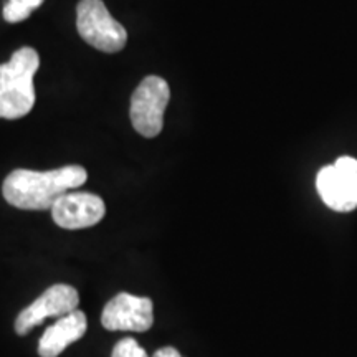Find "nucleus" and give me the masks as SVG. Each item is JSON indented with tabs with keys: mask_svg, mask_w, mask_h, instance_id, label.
I'll list each match as a JSON object with an SVG mask.
<instances>
[{
	"mask_svg": "<svg viewBox=\"0 0 357 357\" xmlns=\"http://www.w3.org/2000/svg\"><path fill=\"white\" fill-rule=\"evenodd\" d=\"M88 172L82 166H65L47 172L17 169L3 181V197L24 211H52L68 190L83 185Z\"/></svg>",
	"mask_w": 357,
	"mask_h": 357,
	"instance_id": "1",
	"label": "nucleus"
},
{
	"mask_svg": "<svg viewBox=\"0 0 357 357\" xmlns=\"http://www.w3.org/2000/svg\"><path fill=\"white\" fill-rule=\"evenodd\" d=\"M40 66L37 50L24 47L0 65V118L19 119L32 111L35 95L33 78Z\"/></svg>",
	"mask_w": 357,
	"mask_h": 357,
	"instance_id": "2",
	"label": "nucleus"
},
{
	"mask_svg": "<svg viewBox=\"0 0 357 357\" xmlns=\"http://www.w3.org/2000/svg\"><path fill=\"white\" fill-rule=\"evenodd\" d=\"M77 29L84 42L105 53L123 50L126 29L113 19L102 0H82L77 7Z\"/></svg>",
	"mask_w": 357,
	"mask_h": 357,
	"instance_id": "3",
	"label": "nucleus"
},
{
	"mask_svg": "<svg viewBox=\"0 0 357 357\" xmlns=\"http://www.w3.org/2000/svg\"><path fill=\"white\" fill-rule=\"evenodd\" d=\"M171 100V88L160 77H146L132 93L131 123L134 129L144 137H155L162 131L164 111Z\"/></svg>",
	"mask_w": 357,
	"mask_h": 357,
	"instance_id": "4",
	"label": "nucleus"
},
{
	"mask_svg": "<svg viewBox=\"0 0 357 357\" xmlns=\"http://www.w3.org/2000/svg\"><path fill=\"white\" fill-rule=\"evenodd\" d=\"M319 197L336 212H351L357 207V159L342 155L326 166L316 177Z\"/></svg>",
	"mask_w": 357,
	"mask_h": 357,
	"instance_id": "5",
	"label": "nucleus"
},
{
	"mask_svg": "<svg viewBox=\"0 0 357 357\" xmlns=\"http://www.w3.org/2000/svg\"><path fill=\"white\" fill-rule=\"evenodd\" d=\"M101 324L108 331H149L154 324L153 301L129 293L116 294L102 310Z\"/></svg>",
	"mask_w": 357,
	"mask_h": 357,
	"instance_id": "6",
	"label": "nucleus"
},
{
	"mask_svg": "<svg viewBox=\"0 0 357 357\" xmlns=\"http://www.w3.org/2000/svg\"><path fill=\"white\" fill-rule=\"evenodd\" d=\"M78 303V291L73 287H70V284H53L32 305L20 312L15 321V333L19 336H25V334L32 331L35 326L42 324L47 318H52V316L63 318V316L77 310Z\"/></svg>",
	"mask_w": 357,
	"mask_h": 357,
	"instance_id": "7",
	"label": "nucleus"
},
{
	"mask_svg": "<svg viewBox=\"0 0 357 357\" xmlns=\"http://www.w3.org/2000/svg\"><path fill=\"white\" fill-rule=\"evenodd\" d=\"M106 213L101 197L89 192H66L52 208V217L58 227L66 230H79L96 225Z\"/></svg>",
	"mask_w": 357,
	"mask_h": 357,
	"instance_id": "8",
	"label": "nucleus"
},
{
	"mask_svg": "<svg viewBox=\"0 0 357 357\" xmlns=\"http://www.w3.org/2000/svg\"><path fill=\"white\" fill-rule=\"evenodd\" d=\"M88 323L83 311L75 310L50 326L38 342L40 357H58L66 347L86 334Z\"/></svg>",
	"mask_w": 357,
	"mask_h": 357,
	"instance_id": "9",
	"label": "nucleus"
},
{
	"mask_svg": "<svg viewBox=\"0 0 357 357\" xmlns=\"http://www.w3.org/2000/svg\"><path fill=\"white\" fill-rule=\"evenodd\" d=\"M111 357H149L147 352L137 344L136 339L124 337L114 346Z\"/></svg>",
	"mask_w": 357,
	"mask_h": 357,
	"instance_id": "10",
	"label": "nucleus"
},
{
	"mask_svg": "<svg viewBox=\"0 0 357 357\" xmlns=\"http://www.w3.org/2000/svg\"><path fill=\"white\" fill-rule=\"evenodd\" d=\"M30 13H32V10H30L29 7H25L24 3L20 2H15V0H8L6 7H3V19H6L8 24H17V22L29 19Z\"/></svg>",
	"mask_w": 357,
	"mask_h": 357,
	"instance_id": "11",
	"label": "nucleus"
},
{
	"mask_svg": "<svg viewBox=\"0 0 357 357\" xmlns=\"http://www.w3.org/2000/svg\"><path fill=\"white\" fill-rule=\"evenodd\" d=\"M153 357H182V356L176 347L167 346V347H160L159 351H155Z\"/></svg>",
	"mask_w": 357,
	"mask_h": 357,
	"instance_id": "12",
	"label": "nucleus"
},
{
	"mask_svg": "<svg viewBox=\"0 0 357 357\" xmlns=\"http://www.w3.org/2000/svg\"><path fill=\"white\" fill-rule=\"evenodd\" d=\"M15 2L24 3V6L29 7L30 10H35V8H38L40 6H42L43 0H15Z\"/></svg>",
	"mask_w": 357,
	"mask_h": 357,
	"instance_id": "13",
	"label": "nucleus"
}]
</instances>
